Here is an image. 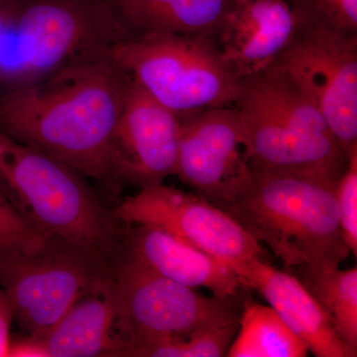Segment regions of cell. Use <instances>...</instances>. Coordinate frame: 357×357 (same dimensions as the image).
Instances as JSON below:
<instances>
[{
    "instance_id": "obj_1",
    "label": "cell",
    "mask_w": 357,
    "mask_h": 357,
    "mask_svg": "<svg viewBox=\"0 0 357 357\" xmlns=\"http://www.w3.org/2000/svg\"><path fill=\"white\" fill-rule=\"evenodd\" d=\"M131 77L109 53L2 89L0 131L112 191L115 128Z\"/></svg>"
},
{
    "instance_id": "obj_2",
    "label": "cell",
    "mask_w": 357,
    "mask_h": 357,
    "mask_svg": "<svg viewBox=\"0 0 357 357\" xmlns=\"http://www.w3.org/2000/svg\"><path fill=\"white\" fill-rule=\"evenodd\" d=\"M337 181L252 172L211 203L287 267H340L351 255L337 201Z\"/></svg>"
},
{
    "instance_id": "obj_3",
    "label": "cell",
    "mask_w": 357,
    "mask_h": 357,
    "mask_svg": "<svg viewBox=\"0 0 357 357\" xmlns=\"http://www.w3.org/2000/svg\"><path fill=\"white\" fill-rule=\"evenodd\" d=\"M239 81L234 107L243 122L246 157L255 172L340 180L349 164V152L280 65Z\"/></svg>"
},
{
    "instance_id": "obj_4",
    "label": "cell",
    "mask_w": 357,
    "mask_h": 357,
    "mask_svg": "<svg viewBox=\"0 0 357 357\" xmlns=\"http://www.w3.org/2000/svg\"><path fill=\"white\" fill-rule=\"evenodd\" d=\"M83 175L0 131V189L33 229L116 262L124 225Z\"/></svg>"
},
{
    "instance_id": "obj_5",
    "label": "cell",
    "mask_w": 357,
    "mask_h": 357,
    "mask_svg": "<svg viewBox=\"0 0 357 357\" xmlns=\"http://www.w3.org/2000/svg\"><path fill=\"white\" fill-rule=\"evenodd\" d=\"M132 37L107 0H13L0 89L38 81L70 63L109 53Z\"/></svg>"
},
{
    "instance_id": "obj_6",
    "label": "cell",
    "mask_w": 357,
    "mask_h": 357,
    "mask_svg": "<svg viewBox=\"0 0 357 357\" xmlns=\"http://www.w3.org/2000/svg\"><path fill=\"white\" fill-rule=\"evenodd\" d=\"M115 331L122 357L239 321L236 298L206 297L162 276L123 248L114 273Z\"/></svg>"
},
{
    "instance_id": "obj_7",
    "label": "cell",
    "mask_w": 357,
    "mask_h": 357,
    "mask_svg": "<svg viewBox=\"0 0 357 357\" xmlns=\"http://www.w3.org/2000/svg\"><path fill=\"white\" fill-rule=\"evenodd\" d=\"M110 56L133 82L178 115L234 107L241 81L215 39L180 34L134 36Z\"/></svg>"
},
{
    "instance_id": "obj_8",
    "label": "cell",
    "mask_w": 357,
    "mask_h": 357,
    "mask_svg": "<svg viewBox=\"0 0 357 357\" xmlns=\"http://www.w3.org/2000/svg\"><path fill=\"white\" fill-rule=\"evenodd\" d=\"M115 263L58 239L33 255L0 258V287L21 332L42 337Z\"/></svg>"
},
{
    "instance_id": "obj_9",
    "label": "cell",
    "mask_w": 357,
    "mask_h": 357,
    "mask_svg": "<svg viewBox=\"0 0 357 357\" xmlns=\"http://www.w3.org/2000/svg\"><path fill=\"white\" fill-rule=\"evenodd\" d=\"M277 64L309 96L349 153L357 146V34L300 25Z\"/></svg>"
},
{
    "instance_id": "obj_10",
    "label": "cell",
    "mask_w": 357,
    "mask_h": 357,
    "mask_svg": "<svg viewBox=\"0 0 357 357\" xmlns=\"http://www.w3.org/2000/svg\"><path fill=\"white\" fill-rule=\"evenodd\" d=\"M124 225L165 230L229 265L236 274L262 259L261 244L229 215L197 194L162 184L138 190L110 210Z\"/></svg>"
},
{
    "instance_id": "obj_11",
    "label": "cell",
    "mask_w": 357,
    "mask_h": 357,
    "mask_svg": "<svg viewBox=\"0 0 357 357\" xmlns=\"http://www.w3.org/2000/svg\"><path fill=\"white\" fill-rule=\"evenodd\" d=\"M180 133L175 176L210 203L253 170L245 149V130L234 107L178 115Z\"/></svg>"
},
{
    "instance_id": "obj_12",
    "label": "cell",
    "mask_w": 357,
    "mask_h": 357,
    "mask_svg": "<svg viewBox=\"0 0 357 357\" xmlns=\"http://www.w3.org/2000/svg\"><path fill=\"white\" fill-rule=\"evenodd\" d=\"M178 133V115L131 79L114 137L117 185L139 190L175 176Z\"/></svg>"
},
{
    "instance_id": "obj_13",
    "label": "cell",
    "mask_w": 357,
    "mask_h": 357,
    "mask_svg": "<svg viewBox=\"0 0 357 357\" xmlns=\"http://www.w3.org/2000/svg\"><path fill=\"white\" fill-rule=\"evenodd\" d=\"M299 27L288 0H231L215 42L225 64L243 79L276 64Z\"/></svg>"
},
{
    "instance_id": "obj_14",
    "label": "cell",
    "mask_w": 357,
    "mask_h": 357,
    "mask_svg": "<svg viewBox=\"0 0 357 357\" xmlns=\"http://www.w3.org/2000/svg\"><path fill=\"white\" fill-rule=\"evenodd\" d=\"M236 275L243 288L264 297L314 356H357L338 337L328 314L297 277L275 269L263 259L248 263Z\"/></svg>"
},
{
    "instance_id": "obj_15",
    "label": "cell",
    "mask_w": 357,
    "mask_h": 357,
    "mask_svg": "<svg viewBox=\"0 0 357 357\" xmlns=\"http://www.w3.org/2000/svg\"><path fill=\"white\" fill-rule=\"evenodd\" d=\"M124 227L126 250L162 276L188 287L208 289L220 299L236 297L243 288L229 265L165 230L146 225Z\"/></svg>"
},
{
    "instance_id": "obj_16",
    "label": "cell",
    "mask_w": 357,
    "mask_h": 357,
    "mask_svg": "<svg viewBox=\"0 0 357 357\" xmlns=\"http://www.w3.org/2000/svg\"><path fill=\"white\" fill-rule=\"evenodd\" d=\"M114 273L98 281L41 337L50 357L122 356L115 331Z\"/></svg>"
},
{
    "instance_id": "obj_17",
    "label": "cell",
    "mask_w": 357,
    "mask_h": 357,
    "mask_svg": "<svg viewBox=\"0 0 357 357\" xmlns=\"http://www.w3.org/2000/svg\"><path fill=\"white\" fill-rule=\"evenodd\" d=\"M134 36L180 34L217 38L231 0H107Z\"/></svg>"
},
{
    "instance_id": "obj_18",
    "label": "cell",
    "mask_w": 357,
    "mask_h": 357,
    "mask_svg": "<svg viewBox=\"0 0 357 357\" xmlns=\"http://www.w3.org/2000/svg\"><path fill=\"white\" fill-rule=\"evenodd\" d=\"M297 278L328 314L338 337L357 352V268H298Z\"/></svg>"
},
{
    "instance_id": "obj_19",
    "label": "cell",
    "mask_w": 357,
    "mask_h": 357,
    "mask_svg": "<svg viewBox=\"0 0 357 357\" xmlns=\"http://www.w3.org/2000/svg\"><path fill=\"white\" fill-rule=\"evenodd\" d=\"M229 357H305L307 345L273 307L249 303L239 318Z\"/></svg>"
},
{
    "instance_id": "obj_20",
    "label": "cell",
    "mask_w": 357,
    "mask_h": 357,
    "mask_svg": "<svg viewBox=\"0 0 357 357\" xmlns=\"http://www.w3.org/2000/svg\"><path fill=\"white\" fill-rule=\"evenodd\" d=\"M48 239L26 222L0 189V258L33 255Z\"/></svg>"
},
{
    "instance_id": "obj_21",
    "label": "cell",
    "mask_w": 357,
    "mask_h": 357,
    "mask_svg": "<svg viewBox=\"0 0 357 357\" xmlns=\"http://www.w3.org/2000/svg\"><path fill=\"white\" fill-rule=\"evenodd\" d=\"M299 25L321 24L357 34V0H288Z\"/></svg>"
},
{
    "instance_id": "obj_22",
    "label": "cell",
    "mask_w": 357,
    "mask_h": 357,
    "mask_svg": "<svg viewBox=\"0 0 357 357\" xmlns=\"http://www.w3.org/2000/svg\"><path fill=\"white\" fill-rule=\"evenodd\" d=\"M227 349L222 330L208 328L188 338L162 340L145 347L138 357H220Z\"/></svg>"
},
{
    "instance_id": "obj_23",
    "label": "cell",
    "mask_w": 357,
    "mask_h": 357,
    "mask_svg": "<svg viewBox=\"0 0 357 357\" xmlns=\"http://www.w3.org/2000/svg\"><path fill=\"white\" fill-rule=\"evenodd\" d=\"M340 229L351 253L357 255V146L349 151V164L337 181Z\"/></svg>"
},
{
    "instance_id": "obj_24",
    "label": "cell",
    "mask_w": 357,
    "mask_h": 357,
    "mask_svg": "<svg viewBox=\"0 0 357 357\" xmlns=\"http://www.w3.org/2000/svg\"><path fill=\"white\" fill-rule=\"evenodd\" d=\"M7 357H50L46 344L41 337L25 335H11Z\"/></svg>"
},
{
    "instance_id": "obj_25",
    "label": "cell",
    "mask_w": 357,
    "mask_h": 357,
    "mask_svg": "<svg viewBox=\"0 0 357 357\" xmlns=\"http://www.w3.org/2000/svg\"><path fill=\"white\" fill-rule=\"evenodd\" d=\"M14 321L13 306L3 289L0 287V357H7Z\"/></svg>"
},
{
    "instance_id": "obj_26",
    "label": "cell",
    "mask_w": 357,
    "mask_h": 357,
    "mask_svg": "<svg viewBox=\"0 0 357 357\" xmlns=\"http://www.w3.org/2000/svg\"><path fill=\"white\" fill-rule=\"evenodd\" d=\"M13 0H0V61H1L2 45L6 32L7 20L10 11Z\"/></svg>"
}]
</instances>
